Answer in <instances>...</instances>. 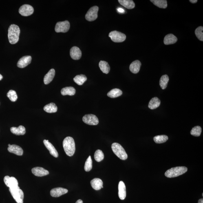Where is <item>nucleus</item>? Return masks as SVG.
Returning a JSON list of instances; mask_svg holds the SVG:
<instances>
[{
	"mask_svg": "<svg viewBox=\"0 0 203 203\" xmlns=\"http://www.w3.org/2000/svg\"><path fill=\"white\" fill-rule=\"evenodd\" d=\"M20 29L17 25H11L8 28V38L11 44H15L19 40Z\"/></svg>",
	"mask_w": 203,
	"mask_h": 203,
	"instance_id": "nucleus-1",
	"label": "nucleus"
},
{
	"mask_svg": "<svg viewBox=\"0 0 203 203\" xmlns=\"http://www.w3.org/2000/svg\"><path fill=\"white\" fill-rule=\"evenodd\" d=\"M63 146L66 154L69 157H72L75 151V144L74 138L67 137L64 140Z\"/></svg>",
	"mask_w": 203,
	"mask_h": 203,
	"instance_id": "nucleus-2",
	"label": "nucleus"
},
{
	"mask_svg": "<svg viewBox=\"0 0 203 203\" xmlns=\"http://www.w3.org/2000/svg\"><path fill=\"white\" fill-rule=\"evenodd\" d=\"M187 168L184 166L172 168L166 172L165 175L167 178H175L184 174L187 171Z\"/></svg>",
	"mask_w": 203,
	"mask_h": 203,
	"instance_id": "nucleus-3",
	"label": "nucleus"
},
{
	"mask_svg": "<svg viewBox=\"0 0 203 203\" xmlns=\"http://www.w3.org/2000/svg\"><path fill=\"white\" fill-rule=\"evenodd\" d=\"M111 148L115 155L121 160H127L128 158L127 154L123 147L120 144L114 143L112 144Z\"/></svg>",
	"mask_w": 203,
	"mask_h": 203,
	"instance_id": "nucleus-4",
	"label": "nucleus"
},
{
	"mask_svg": "<svg viewBox=\"0 0 203 203\" xmlns=\"http://www.w3.org/2000/svg\"><path fill=\"white\" fill-rule=\"evenodd\" d=\"M9 191L17 203H23L24 193L19 186L14 188H9Z\"/></svg>",
	"mask_w": 203,
	"mask_h": 203,
	"instance_id": "nucleus-5",
	"label": "nucleus"
},
{
	"mask_svg": "<svg viewBox=\"0 0 203 203\" xmlns=\"http://www.w3.org/2000/svg\"><path fill=\"white\" fill-rule=\"evenodd\" d=\"M109 36L114 42H122L126 40V36L122 33L114 31L111 32L109 34Z\"/></svg>",
	"mask_w": 203,
	"mask_h": 203,
	"instance_id": "nucleus-6",
	"label": "nucleus"
},
{
	"mask_svg": "<svg viewBox=\"0 0 203 203\" xmlns=\"http://www.w3.org/2000/svg\"><path fill=\"white\" fill-rule=\"evenodd\" d=\"M70 28V24L67 21L58 22L55 27L56 32L65 33L68 31Z\"/></svg>",
	"mask_w": 203,
	"mask_h": 203,
	"instance_id": "nucleus-7",
	"label": "nucleus"
},
{
	"mask_svg": "<svg viewBox=\"0 0 203 203\" xmlns=\"http://www.w3.org/2000/svg\"><path fill=\"white\" fill-rule=\"evenodd\" d=\"M98 11L99 7L98 6H95L91 7L86 14V19L89 22L95 21L98 18Z\"/></svg>",
	"mask_w": 203,
	"mask_h": 203,
	"instance_id": "nucleus-8",
	"label": "nucleus"
},
{
	"mask_svg": "<svg viewBox=\"0 0 203 203\" xmlns=\"http://www.w3.org/2000/svg\"><path fill=\"white\" fill-rule=\"evenodd\" d=\"M83 120L85 123L90 125H97L99 122L97 117L92 114L85 115L83 117Z\"/></svg>",
	"mask_w": 203,
	"mask_h": 203,
	"instance_id": "nucleus-9",
	"label": "nucleus"
},
{
	"mask_svg": "<svg viewBox=\"0 0 203 203\" xmlns=\"http://www.w3.org/2000/svg\"><path fill=\"white\" fill-rule=\"evenodd\" d=\"M34 11V8L31 5L25 4L20 7L19 12L22 16H28L32 15Z\"/></svg>",
	"mask_w": 203,
	"mask_h": 203,
	"instance_id": "nucleus-10",
	"label": "nucleus"
},
{
	"mask_svg": "<svg viewBox=\"0 0 203 203\" xmlns=\"http://www.w3.org/2000/svg\"><path fill=\"white\" fill-rule=\"evenodd\" d=\"M4 182L5 185L10 188H17L18 186V181L14 177H10L6 176L4 177Z\"/></svg>",
	"mask_w": 203,
	"mask_h": 203,
	"instance_id": "nucleus-11",
	"label": "nucleus"
},
{
	"mask_svg": "<svg viewBox=\"0 0 203 203\" xmlns=\"http://www.w3.org/2000/svg\"><path fill=\"white\" fill-rule=\"evenodd\" d=\"M68 191L65 188L62 187H57L51 190L50 194L53 197H58L67 193Z\"/></svg>",
	"mask_w": 203,
	"mask_h": 203,
	"instance_id": "nucleus-12",
	"label": "nucleus"
},
{
	"mask_svg": "<svg viewBox=\"0 0 203 203\" xmlns=\"http://www.w3.org/2000/svg\"><path fill=\"white\" fill-rule=\"evenodd\" d=\"M32 57L30 56H23L19 60L17 63L18 67L23 68L30 64L31 61Z\"/></svg>",
	"mask_w": 203,
	"mask_h": 203,
	"instance_id": "nucleus-13",
	"label": "nucleus"
},
{
	"mask_svg": "<svg viewBox=\"0 0 203 203\" xmlns=\"http://www.w3.org/2000/svg\"><path fill=\"white\" fill-rule=\"evenodd\" d=\"M70 56L73 60H80L81 57L82 52L80 49L76 46H74L70 49Z\"/></svg>",
	"mask_w": 203,
	"mask_h": 203,
	"instance_id": "nucleus-14",
	"label": "nucleus"
},
{
	"mask_svg": "<svg viewBox=\"0 0 203 203\" xmlns=\"http://www.w3.org/2000/svg\"><path fill=\"white\" fill-rule=\"evenodd\" d=\"M43 143L44 144L48 150L50 154L56 158L58 157V153L57 151L55 148L54 146L49 142L48 140H43Z\"/></svg>",
	"mask_w": 203,
	"mask_h": 203,
	"instance_id": "nucleus-15",
	"label": "nucleus"
},
{
	"mask_svg": "<svg viewBox=\"0 0 203 203\" xmlns=\"http://www.w3.org/2000/svg\"><path fill=\"white\" fill-rule=\"evenodd\" d=\"M32 172L36 176L41 177L48 175L49 172L47 170L41 167H36L32 168Z\"/></svg>",
	"mask_w": 203,
	"mask_h": 203,
	"instance_id": "nucleus-16",
	"label": "nucleus"
},
{
	"mask_svg": "<svg viewBox=\"0 0 203 203\" xmlns=\"http://www.w3.org/2000/svg\"><path fill=\"white\" fill-rule=\"evenodd\" d=\"M8 150L11 153H13L19 156H22L23 154V151L22 149L20 146L12 144L8 148Z\"/></svg>",
	"mask_w": 203,
	"mask_h": 203,
	"instance_id": "nucleus-17",
	"label": "nucleus"
},
{
	"mask_svg": "<svg viewBox=\"0 0 203 203\" xmlns=\"http://www.w3.org/2000/svg\"><path fill=\"white\" fill-rule=\"evenodd\" d=\"M118 196L121 200H124L126 197V188L125 184L122 181H120L119 183Z\"/></svg>",
	"mask_w": 203,
	"mask_h": 203,
	"instance_id": "nucleus-18",
	"label": "nucleus"
},
{
	"mask_svg": "<svg viewBox=\"0 0 203 203\" xmlns=\"http://www.w3.org/2000/svg\"><path fill=\"white\" fill-rule=\"evenodd\" d=\"M141 63L139 60H137L133 61L130 65L129 69L133 74H136L139 72Z\"/></svg>",
	"mask_w": 203,
	"mask_h": 203,
	"instance_id": "nucleus-19",
	"label": "nucleus"
},
{
	"mask_svg": "<svg viewBox=\"0 0 203 203\" xmlns=\"http://www.w3.org/2000/svg\"><path fill=\"white\" fill-rule=\"evenodd\" d=\"M91 185L93 189L98 191L101 189L103 186V183L101 180L98 178L93 179L91 181Z\"/></svg>",
	"mask_w": 203,
	"mask_h": 203,
	"instance_id": "nucleus-20",
	"label": "nucleus"
},
{
	"mask_svg": "<svg viewBox=\"0 0 203 203\" xmlns=\"http://www.w3.org/2000/svg\"><path fill=\"white\" fill-rule=\"evenodd\" d=\"M55 70L54 69H51L49 71L44 78V82L45 85H48L52 81L55 75Z\"/></svg>",
	"mask_w": 203,
	"mask_h": 203,
	"instance_id": "nucleus-21",
	"label": "nucleus"
},
{
	"mask_svg": "<svg viewBox=\"0 0 203 203\" xmlns=\"http://www.w3.org/2000/svg\"><path fill=\"white\" fill-rule=\"evenodd\" d=\"M177 37L172 34H169L166 35L164 37V42L166 45L173 44L176 42Z\"/></svg>",
	"mask_w": 203,
	"mask_h": 203,
	"instance_id": "nucleus-22",
	"label": "nucleus"
},
{
	"mask_svg": "<svg viewBox=\"0 0 203 203\" xmlns=\"http://www.w3.org/2000/svg\"><path fill=\"white\" fill-rule=\"evenodd\" d=\"M11 132L16 135H23L26 133L25 128L23 126L21 125L19 127H12L11 128Z\"/></svg>",
	"mask_w": 203,
	"mask_h": 203,
	"instance_id": "nucleus-23",
	"label": "nucleus"
},
{
	"mask_svg": "<svg viewBox=\"0 0 203 203\" xmlns=\"http://www.w3.org/2000/svg\"><path fill=\"white\" fill-rule=\"evenodd\" d=\"M76 90L74 87H65L62 89L61 94L62 95L73 96L75 94Z\"/></svg>",
	"mask_w": 203,
	"mask_h": 203,
	"instance_id": "nucleus-24",
	"label": "nucleus"
},
{
	"mask_svg": "<svg viewBox=\"0 0 203 203\" xmlns=\"http://www.w3.org/2000/svg\"><path fill=\"white\" fill-rule=\"evenodd\" d=\"M118 2L120 4L128 9H132L134 8L135 4L132 0H118Z\"/></svg>",
	"mask_w": 203,
	"mask_h": 203,
	"instance_id": "nucleus-25",
	"label": "nucleus"
},
{
	"mask_svg": "<svg viewBox=\"0 0 203 203\" xmlns=\"http://www.w3.org/2000/svg\"><path fill=\"white\" fill-rule=\"evenodd\" d=\"M160 100L158 98L154 97L150 101L148 107L151 109H155L160 106Z\"/></svg>",
	"mask_w": 203,
	"mask_h": 203,
	"instance_id": "nucleus-26",
	"label": "nucleus"
},
{
	"mask_svg": "<svg viewBox=\"0 0 203 203\" xmlns=\"http://www.w3.org/2000/svg\"><path fill=\"white\" fill-rule=\"evenodd\" d=\"M43 109L46 112L51 113H56L57 111L58 108L55 104L51 103L45 105Z\"/></svg>",
	"mask_w": 203,
	"mask_h": 203,
	"instance_id": "nucleus-27",
	"label": "nucleus"
},
{
	"mask_svg": "<svg viewBox=\"0 0 203 203\" xmlns=\"http://www.w3.org/2000/svg\"><path fill=\"white\" fill-rule=\"evenodd\" d=\"M99 67L100 70L104 74H108L110 71V67L107 62L104 61H100L99 63Z\"/></svg>",
	"mask_w": 203,
	"mask_h": 203,
	"instance_id": "nucleus-28",
	"label": "nucleus"
},
{
	"mask_svg": "<svg viewBox=\"0 0 203 203\" xmlns=\"http://www.w3.org/2000/svg\"><path fill=\"white\" fill-rule=\"evenodd\" d=\"M122 91L118 89H114L107 93V96L111 98H116L121 96Z\"/></svg>",
	"mask_w": 203,
	"mask_h": 203,
	"instance_id": "nucleus-29",
	"label": "nucleus"
},
{
	"mask_svg": "<svg viewBox=\"0 0 203 203\" xmlns=\"http://www.w3.org/2000/svg\"><path fill=\"white\" fill-rule=\"evenodd\" d=\"M87 80V77L84 75H78L74 78L75 83L78 85H81L85 83Z\"/></svg>",
	"mask_w": 203,
	"mask_h": 203,
	"instance_id": "nucleus-30",
	"label": "nucleus"
},
{
	"mask_svg": "<svg viewBox=\"0 0 203 203\" xmlns=\"http://www.w3.org/2000/svg\"><path fill=\"white\" fill-rule=\"evenodd\" d=\"M151 1L160 8H166L167 6V1L166 0H151Z\"/></svg>",
	"mask_w": 203,
	"mask_h": 203,
	"instance_id": "nucleus-31",
	"label": "nucleus"
},
{
	"mask_svg": "<svg viewBox=\"0 0 203 203\" xmlns=\"http://www.w3.org/2000/svg\"><path fill=\"white\" fill-rule=\"evenodd\" d=\"M169 81V77L167 75H164L161 77L160 80V85L162 89H164L166 88Z\"/></svg>",
	"mask_w": 203,
	"mask_h": 203,
	"instance_id": "nucleus-32",
	"label": "nucleus"
},
{
	"mask_svg": "<svg viewBox=\"0 0 203 203\" xmlns=\"http://www.w3.org/2000/svg\"><path fill=\"white\" fill-rule=\"evenodd\" d=\"M168 139V137L166 135H159L155 136L153 140L157 143L160 144L166 142Z\"/></svg>",
	"mask_w": 203,
	"mask_h": 203,
	"instance_id": "nucleus-33",
	"label": "nucleus"
},
{
	"mask_svg": "<svg viewBox=\"0 0 203 203\" xmlns=\"http://www.w3.org/2000/svg\"><path fill=\"white\" fill-rule=\"evenodd\" d=\"M94 158L97 162H99L103 160L104 158L103 152L100 150H97L95 152Z\"/></svg>",
	"mask_w": 203,
	"mask_h": 203,
	"instance_id": "nucleus-34",
	"label": "nucleus"
},
{
	"mask_svg": "<svg viewBox=\"0 0 203 203\" xmlns=\"http://www.w3.org/2000/svg\"><path fill=\"white\" fill-rule=\"evenodd\" d=\"M202 132V128L200 126H197L193 128L191 131V135L195 137L200 136Z\"/></svg>",
	"mask_w": 203,
	"mask_h": 203,
	"instance_id": "nucleus-35",
	"label": "nucleus"
},
{
	"mask_svg": "<svg viewBox=\"0 0 203 203\" xmlns=\"http://www.w3.org/2000/svg\"><path fill=\"white\" fill-rule=\"evenodd\" d=\"M7 96L12 102H15L17 99V96L16 91L10 90L7 94Z\"/></svg>",
	"mask_w": 203,
	"mask_h": 203,
	"instance_id": "nucleus-36",
	"label": "nucleus"
},
{
	"mask_svg": "<svg viewBox=\"0 0 203 203\" xmlns=\"http://www.w3.org/2000/svg\"><path fill=\"white\" fill-rule=\"evenodd\" d=\"M92 168V160L90 156H89L86 161L85 170L86 172L90 171Z\"/></svg>",
	"mask_w": 203,
	"mask_h": 203,
	"instance_id": "nucleus-37",
	"label": "nucleus"
},
{
	"mask_svg": "<svg viewBox=\"0 0 203 203\" xmlns=\"http://www.w3.org/2000/svg\"><path fill=\"white\" fill-rule=\"evenodd\" d=\"M203 27H199L195 31V34L197 38L200 41H203Z\"/></svg>",
	"mask_w": 203,
	"mask_h": 203,
	"instance_id": "nucleus-38",
	"label": "nucleus"
},
{
	"mask_svg": "<svg viewBox=\"0 0 203 203\" xmlns=\"http://www.w3.org/2000/svg\"><path fill=\"white\" fill-rule=\"evenodd\" d=\"M117 10H118V12L121 13H123L125 12V11L123 9L120 8L117 9Z\"/></svg>",
	"mask_w": 203,
	"mask_h": 203,
	"instance_id": "nucleus-39",
	"label": "nucleus"
},
{
	"mask_svg": "<svg viewBox=\"0 0 203 203\" xmlns=\"http://www.w3.org/2000/svg\"><path fill=\"white\" fill-rule=\"evenodd\" d=\"M190 2L192 3H196L197 2V0H190Z\"/></svg>",
	"mask_w": 203,
	"mask_h": 203,
	"instance_id": "nucleus-40",
	"label": "nucleus"
},
{
	"mask_svg": "<svg viewBox=\"0 0 203 203\" xmlns=\"http://www.w3.org/2000/svg\"><path fill=\"white\" fill-rule=\"evenodd\" d=\"M75 203H83V201L81 199H79Z\"/></svg>",
	"mask_w": 203,
	"mask_h": 203,
	"instance_id": "nucleus-41",
	"label": "nucleus"
},
{
	"mask_svg": "<svg viewBox=\"0 0 203 203\" xmlns=\"http://www.w3.org/2000/svg\"><path fill=\"white\" fill-rule=\"evenodd\" d=\"M198 203H203V199H199Z\"/></svg>",
	"mask_w": 203,
	"mask_h": 203,
	"instance_id": "nucleus-42",
	"label": "nucleus"
},
{
	"mask_svg": "<svg viewBox=\"0 0 203 203\" xmlns=\"http://www.w3.org/2000/svg\"><path fill=\"white\" fill-rule=\"evenodd\" d=\"M3 76L1 74H0V80L2 79Z\"/></svg>",
	"mask_w": 203,
	"mask_h": 203,
	"instance_id": "nucleus-43",
	"label": "nucleus"
},
{
	"mask_svg": "<svg viewBox=\"0 0 203 203\" xmlns=\"http://www.w3.org/2000/svg\"><path fill=\"white\" fill-rule=\"evenodd\" d=\"M11 145L10 144H8V147H9V146H10Z\"/></svg>",
	"mask_w": 203,
	"mask_h": 203,
	"instance_id": "nucleus-44",
	"label": "nucleus"
}]
</instances>
